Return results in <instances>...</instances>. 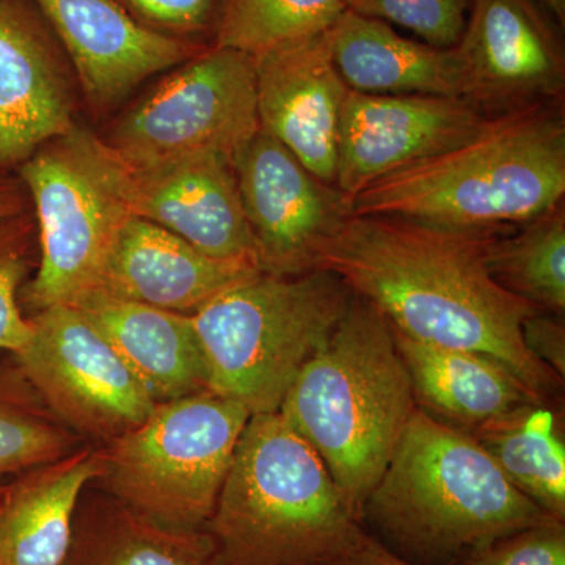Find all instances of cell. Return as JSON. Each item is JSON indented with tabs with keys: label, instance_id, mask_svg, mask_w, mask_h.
I'll list each match as a JSON object with an SVG mask.
<instances>
[{
	"label": "cell",
	"instance_id": "obj_20",
	"mask_svg": "<svg viewBox=\"0 0 565 565\" xmlns=\"http://www.w3.org/2000/svg\"><path fill=\"white\" fill-rule=\"evenodd\" d=\"M107 338L156 404L206 392L192 316L88 294L74 305Z\"/></svg>",
	"mask_w": 565,
	"mask_h": 565
},
{
	"label": "cell",
	"instance_id": "obj_28",
	"mask_svg": "<svg viewBox=\"0 0 565 565\" xmlns=\"http://www.w3.org/2000/svg\"><path fill=\"white\" fill-rule=\"evenodd\" d=\"M31 226L24 212L0 217V352L20 353L31 341V318L20 303L28 277Z\"/></svg>",
	"mask_w": 565,
	"mask_h": 565
},
{
	"label": "cell",
	"instance_id": "obj_1",
	"mask_svg": "<svg viewBox=\"0 0 565 565\" xmlns=\"http://www.w3.org/2000/svg\"><path fill=\"white\" fill-rule=\"evenodd\" d=\"M492 234L351 214L322 245L315 269L337 275L394 332L490 356L545 403L563 379L526 349L523 322L541 310L490 274L486 245Z\"/></svg>",
	"mask_w": 565,
	"mask_h": 565
},
{
	"label": "cell",
	"instance_id": "obj_21",
	"mask_svg": "<svg viewBox=\"0 0 565 565\" xmlns=\"http://www.w3.org/2000/svg\"><path fill=\"white\" fill-rule=\"evenodd\" d=\"M334 66L351 90L371 95L463 98L465 76L456 47L404 39L388 22L345 10L327 32Z\"/></svg>",
	"mask_w": 565,
	"mask_h": 565
},
{
	"label": "cell",
	"instance_id": "obj_12",
	"mask_svg": "<svg viewBox=\"0 0 565 565\" xmlns=\"http://www.w3.org/2000/svg\"><path fill=\"white\" fill-rule=\"evenodd\" d=\"M233 167L264 273L289 277L315 270L322 245L352 214L351 202L263 129Z\"/></svg>",
	"mask_w": 565,
	"mask_h": 565
},
{
	"label": "cell",
	"instance_id": "obj_18",
	"mask_svg": "<svg viewBox=\"0 0 565 565\" xmlns=\"http://www.w3.org/2000/svg\"><path fill=\"white\" fill-rule=\"evenodd\" d=\"M259 273L264 270L255 264L211 258L169 230L132 215L111 245L98 285L88 294L192 315Z\"/></svg>",
	"mask_w": 565,
	"mask_h": 565
},
{
	"label": "cell",
	"instance_id": "obj_33",
	"mask_svg": "<svg viewBox=\"0 0 565 565\" xmlns=\"http://www.w3.org/2000/svg\"><path fill=\"white\" fill-rule=\"evenodd\" d=\"M337 565H419L396 555L393 550L386 548L381 542L367 535L359 548L345 556Z\"/></svg>",
	"mask_w": 565,
	"mask_h": 565
},
{
	"label": "cell",
	"instance_id": "obj_16",
	"mask_svg": "<svg viewBox=\"0 0 565 565\" xmlns=\"http://www.w3.org/2000/svg\"><path fill=\"white\" fill-rule=\"evenodd\" d=\"M253 63L259 128L334 188L341 111L351 88L334 66L327 33L264 52Z\"/></svg>",
	"mask_w": 565,
	"mask_h": 565
},
{
	"label": "cell",
	"instance_id": "obj_24",
	"mask_svg": "<svg viewBox=\"0 0 565 565\" xmlns=\"http://www.w3.org/2000/svg\"><path fill=\"white\" fill-rule=\"evenodd\" d=\"M470 434L520 492L564 520L565 446L545 403L520 405Z\"/></svg>",
	"mask_w": 565,
	"mask_h": 565
},
{
	"label": "cell",
	"instance_id": "obj_8",
	"mask_svg": "<svg viewBox=\"0 0 565 565\" xmlns=\"http://www.w3.org/2000/svg\"><path fill=\"white\" fill-rule=\"evenodd\" d=\"M39 221V273L20 303L36 313L76 305L98 285L118 233L132 212L121 191V162L93 134L74 126L18 167Z\"/></svg>",
	"mask_w": 565,
	"mask_h": 565
},
{
	"label": "cell",
	"instance_id": "obj_23",
	"mask_svg": "<svg viewBox=\"0 0 565 565\" xmlns=\"http://www.w3.org/2000/svg\"><path fill=\"white\" fill-rule=\"evenodd\" d=\"M63 565H217L204 530L161 525L106 493L77 508Z\"/></svg>",
	"mask_w": 565,
	"mask_h": 565
},
{
	"label": "cell",
	"instance_id": "obj_10",
	"mask_svg": "<svg viewBox=\"0 0 565 565\" xmlns=\"http://www.w3.org/2000/svg\"><path fill=\"white\" fill-rule=\"evenodd\" d=\"M31 323V341L14 363L77 437L109 444L154 411L150 393L79 308L52 305Z\"/></svg>",
	"mask_w": 565,
	"mask_h": 565
},
{
	"label": "cell",
	"instance_id": "obj_15",
	"mask_svg": "<svg viewBox=\"0 0 565 565\" xmlns=\"http://www.w3.org/2000/svg\"><path fill=\"white\" fill-rule=\"evenodd\" d=\"M121 191L134 217L169 230L211 258L262 267L228 158L195 154L150 167L121 162Z\"/></svg>",
	"mask_w": 565,
	"mask_h": 565
},
{
	"label": "cell",
	"instance_id": "obj_32",
	"mask_svg": "<svg viewBox=\"0 0 565 565\" xmlns=\"http://www.w3.org/2000/svg\"><path fill=\"white\" fill-rule=\"evenodd\" d=\"M523 341L535 359L561 379L565 375V329L557 316L545 311L530 316L523 322Z\"/></svg>",
	"mask_w": 565,
	"mask_h": 565
},
{
	"label": "cell",
	"instance_id": "obj_34",
	"mask_svg": "<svg viewBox=\"0 0 565 565\" xmlns=\"http://www.w3.org/2000/svg\"><path fill=\"white\" fill-rule=\"evenodd\" d=\"M20 185L11 178L0 173V217L24 212Z\"/></svg>",
	"mask_w": 565,
	"mask_h": 565
},
{
	"label": "cell",
	"instance_id": "obj_7",
	"mask_svg": "<svg viewBox=\"0 0 565 565\" xmlns=\"http://www.w3.org/2000/svg\"><path fill=\"white\" fill-rule=\"evenodd\" d=\"M250 416L210 390L156 404L139 426L102 446L96 482L161 525L204 530Z\"/></svg>",
	"mask_w": 565,
	"mask_h": 565
},
{
	"label": "cell",
	"instance_id": "obj_9",
	"mask_svg": "<svg viewBox=\"0 0 565 565\" xmlns=\"http://www.w3.org/2000/svg\"><path fill=\"white\" fill-rule=\"evenodd\" d=\"M259 129L252 55L210 46L126 111L104 143L128 167L195 154L233 162Z\"/></svg>",
	"mask_w": 565,
	"mask_h": 565
},
{
	"label": "cell",
	"instance_id": "obj_14",
	"mask_svg": "<svg viewBox=\"0 0 565 565\" xmlns=\"http://www.w3.org/2000/svg\"><path fill=\"white\" fill-rule=\"evenodd\" d=\"M71 63L33 0H0V173L74 128Z\"/></svg>",
	"mask_w": 565,
	"mask_h": 565
},
{
	"label": "cell",
	"instance_id": "obj_25",
	"mask_svg": "<svg viewBox=\"0 0 565 565\" xmlns=\"http://www.w3.org/2000/svg\"><path fill=\"white\" fill-rule=\"evenodd\" d=\"M486 262L494 280L545 313L563 318L565 311L564 204L519 233H494L486 245Z\"/></svg>",
	"mask_w": 565,
	"mask_h": 565
},
{
	"label": "cell",
	"instance_id": "obj_35",
	"mask_svg": "<svg viewBox=\"0 0 565 565\" xmlns=\"http://www.w3.org/2000/svg\"><path fill=\"white\" fill-rule=\"evenodd\" d=\"M542 3L546 7V10L556 18V21L559 22L564 28L565 22V0H541Z\"/></svg>",
	"mask_w": 565,
	"mask_h": 565
},
{
	"label": "cell",
	"instance_id": "obj_30",
	"mask_svg": "<svg viewBox=\"0 0 565 565\" xmlns=\"http://www.w3.org/2000/svg\"><path fill=\"white\" fill-rule=\"evenodd\" d=\"M145 28L196 46H214L225 0H115Z\"/></svg>",
	"mask_w": 565,
	"mask_h": 565
},
{
	"label": "cell",
	"instance_id": "obj_19",
	"mask_svg": "<svg viewBox=\"0 0 565 565\" xmlns=\"http://www.w3.org/2000/svg\"><path fill=\"white\" fill-rule=\"evenodd\" d=\"M102 471V448L85 445L0 484V565H63L82 493Z\"/></svg>",
	"mask_w": 565,
	"mask_h": 565
},
{
	"label": "cell",
	"instance_id": "obj_2",
	"mask_svg": "<svg viewBox=\"0 0 565 565\" xmlns=\"http://www.w3.org/2000/svg\"><path fill=\"white\" fill-rule=\"evenodd\" d=\"M564 195V114L542 103L492 115L463 143L373 182L352 200V215L498 233L556 210Z\"/></svg>",
	"mask_w": 565,
	"mask_h": 565
},
{
	"label": "cell",
	"instance_id": "obj_17",
	"mask_svg": "<svg viewBox=\"0 0 565 565\" xmlns=\"http://www.w3.org/2000/svg\"><path fill=\"white\" fill-rule=\"evenodd\" d=\"M68 55L88 103L106 109L152 74L206 47L145 28L115 0H33Z\"/></svg>",
	"mask_w": 565,
	"mask_h": 565
},
{
	"label": "cell",
	"instance_id": "obj_4",
	"mask_svg": "<svg viewBox=\"0 0 565 565\" xmlns=\"http://www.w3.org/2000/svg\"><path fill=\"white\" fill-rule=\"evenodd\" d=\"M360 522L318 452L275 412L248 419L204 531L217 565H337L367 537Z\"/></svg>",
	"mask_w": 565,
	"mask_h": 565
},
{
	"label": "cell",
	"instance_id": "obj_3",
	"mask_svg": "<svg viewBox=\"0 0 565 565\" xmlns=\"http://www.w3.org/2000/svg\"><path fill=\"white\" fill-rule=\"evenodd\" d=\"M404 559L446 565L559 520L520 492L467 430L416 407L362 508Z\"/></svg>",
	"mask_w": 565,
	"mask_h": 565
},
{
	"label": "cell",
	"instance_id": "obj_11",
	"mask_svg": "<svg viewBox=\"0 0 565 565\" xmlns=\"http://www.w3.org/2000/svg\"><path fill=\"white\" fill-rule=\"evenodd\" d=\"M563 25L541 0H471L456 51L463 99L486 115L557 103L565 90Z\"/></svg>",
	"mask_w": 565,
	"mask_h": 565
},
{
	"label": "cell",
	"instance_id": "obj_13",
	"mask_svg": "<svg viewBox=\"0 0 565 565\" xmlns=\"http://www.w3.org/2000/svg\"><path fill=\"white\" fill-rule=\"evenodd\" d=\"M487 120L489 115L463 98L349 90L334 188L352 204L367 185L463 143Z\"/></svg>",
	"mask_w": 565,
	"mask_h": 565
},
{
	"label": "cell",
	"instance_id": "obj_26",
	"mask_svg": "<svg viewBox=\"0 0 565 565\" xmlns=\"http://www.w3.org/2000/svg\"><path fill=\"white\" fill-rule=\"evenodd\" d=\"M79 438L41 399L20 366L0 364V478L54 462Z\"/></svg>",
	"mask_w": 565,
	"mask_h": 565
},
{
	"label": "cell",
	"instance_id": "obj_6",
	"mask_svg": "<svg viewBox=\"0 0 565 565\" xmlns=\"http://www.w3.org/2000/svg\"><path fill=\"white\" fill-rule=\"evenodd\" d=\"M352 296L337 275L323 269L289 277L259 273L218 294L191 315L207 390L250 415L280 411Z\"/></svg>",
	"mask_w": 565,
	"mask_h": 565
},
{
	"label": "cell",
	"instance_id": "obj_31",
	"mask_svg": "<svg viewBox=\"0 0 565 565\" xmlns=\"http://www.w3.org/2000/svg\"><path fill=\"white\" fill-rule=\"evenodd\" d=\"M465 565H565L564 520H550L498 539Z\"/></svg>",
	"mask_w": 565,
	"mask_h": 565
},
{
	"label": "cell",
	"instance_id": "obj_5",
	"mask_svg": "<svg viewBox=\"0 0 565 565\" xmlns=\"http://www.w3.org/2000/svg\"><path fill=\"white\" fill-rule=\"evenodd\" d=\"M416 407L392 327L373 305L352 296L278 412L362 514Z\"/></svg>",
	"mask_w": 565,
	"mask_h": 565
},
{
	"label": "cell",
	"instance_id": "obj_22",
	"mask_svg": "<svg viewBox=\"0 0 565 565\" xmlns=\"http://www.w3.org/2000/svg\"><path fill=\"white\" fill-rule=\"evenodd\" d=\"M393 334L416 405L440 422L473 433L520 405L544 403L490 356L419 343L394 330Z\"/></svg>",
	"mask_w": 565,
	"mask_h": 565
},
{
	"label": "cell",
	"instance_id": "obj_27",
	"mask_svg": "<svg viewBox=\"0 0 565 565\" xmlns=\"http://www.w3.org/2000/svg\"><path fill=\"white\" fill-rule=\"evenodd\" d=\"M344 11V0H225L214 46L256 57L323 35Z\"/></svg>",
	"mask_w": 565,
	"mask_h": 565
},
{
	"label": "cell",
	"instance_id": "obj_29",
	"mask_svg": "<svg viewBox=\"0 0 565 565\" xmlns=\"http://www.w3.org/2000/svg\"><path fill=\"white\" fill-rule=\"evenodd\" d=\"M345 10L403 25L435 47L457 46L471 0H344Z\"/></svg>",
	"mask_w": 565,
	"mask_h": 565
}]
</instances>
